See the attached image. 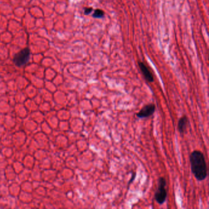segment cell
Returning <instances> with one entry per match:
<instances>
[{
  "mask_svg": "<svg viewBox=\"0 0 209 209\" xmlns=\"http://www.w3.org/2000/svg\"><path fill=\"white\" fill-rule=\"evenodd\" d=\"M135 176H136V175H135V174H134V175H133V177H132V178H131V180H130V181H129V184L130 183H131V182H133V181L134 180Z\"/></svg>",
  "mask_w": 209,
  "mask_h": 209,
  "instance_id": "obj_9",
  "label": "cell"
},
{
  "mask_svg": "<svg viewBox=\"0 0 209 209\" xmlns=\"http://www.w3.org/2000/svg\"><path fill=\"white\" fill-rule=\"evenodd\" d=\"M138 65L145 79L149 83L153 82L154 81V77L149 68L142 61H139Z\"/></svg>",
  "mask_w": 209,
  "mask_h": 209,
  "instance_id": "obj_5",
  "label": "cell"
},
{
  "mask_svg": "<svg viewBox=\"0 0 209 209\" xmlns=\"http://www.w3.org/2000/svg\"><path fill=\"white\" fill-rule=\"evenodd\" d=\"M157 190L154 193V199L157 203L160 205H162L165 203L167 196L166 187V180L164 177H161L158 179Z\"/></svg>",
  "mask_w": 209,
  "mask_h": 209,
  "instance_id": "obj_2",
  "label": "cell"
},
{
  "mask_svg": "<svg viewBox=\"0 0 209 209\" xmlns=\"http://www.w3.org/2000/svg\"><path fill=\"white\" fill-rule=\"evenodd\" d=\"M156 106L154 104H149L144 106L142 109L136 113L137 117L139 119L149 118L155 112Z\"/></svg>",
  "mask_w": 209,
  "mask_h": 209,
  "instance_id": "obj_4",
  "label": "cell"
},
{
  "mask_svg": "<svg viewBox=\"0 0 209 209\" xmlns=\"http://www.w3.org/2000/svg\"><path fill=\"white\" fill-rule=\"evenodd\" d=\"M191 172L198 181H203L207 177V166L204 154L199 150H194L190 155Z\"/></svg>",
  "mask_w": 209,
  "mask_h": 209,
  "instance_id": "obj_1",
  "label": "cell"
},
{
  "mask_svg": "<svg viewBox=\"0 0 209 209\" xmlns=\"http://www.w3.org/2000/svg\"><path fill=\"white\" fill-rule=\"evenodd\" d=\"M189 124V121H188V118L187 115H183L182 117L178 121V125H177V129L179 132L183 135L185 131H187V128L188 127V125Z\"/></svg>",
  "mask_w": 209,
  "mask_h": 209,
  "instance_id": "obj_6",
  "label": "cell"
},
{
  "mask_svg": "<svg viewBox=\"0 0 209 209\" xmlns=\"http://www.w3.org/2000/svg\"><path fill=\"white\" fill-rule=\"evenodd\" d=\"M93 9L92 7H85V8L84 9V14H85V15H90L93 12Z\"/></svg>",
  "mask_w": 209,
  "mask_h": 209,
  "instance_id": "obj_8",
  "label": "cell"
},
{
  "mask_svg": "<svg viewBox=\"0 0 209 209\" xmlns=\"http://www.w3.org/2000/svg\"><path fill=\"white\" fill-rule=\"evenodd\" d=\"M30 53V50L27 47L15 54L13 58V62L15 65L18 67L25 65L29 60Z\"/></svg>",
  "mask_w": 209,
  "mask_h": 209,
  "instance_id": "obj_3",
  "label": "cell"
},
{
  "mask_svg": "<svg viewBox=\"0 0 209 209\" xmlns=\"http://www.w3.org/2000/svg\"><path fill=\"white\" fill-rule=\"evenodd\" d=\"M105 15V12L99 9H95L93 12V14H92V17L95 19H101L103 18Z\"/></svg>",
  "mask_w": 209,
  "mask_h": 209,
  "instance_id": "obj_7",
  "label": "cell"
}]
</instances>
